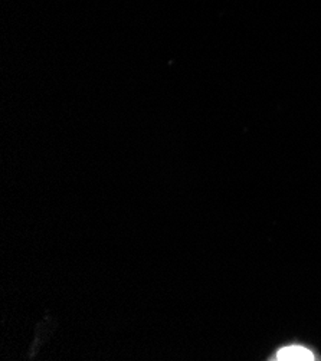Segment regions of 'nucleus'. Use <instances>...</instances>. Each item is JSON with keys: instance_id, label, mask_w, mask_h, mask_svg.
Returning a JSON list of instances; mask_svg holds the SVG:
<instances>
[{"instance_id": "f257e3e1", "label": "nucleus", "mask_w": 321, "mask_h": 361, "mask_svg": "<svg viewBox=\"0 0 321 361\" xmlns=\"http://www.w3.org/2000/svg\"><path fill=\"white\" fill-rule=\"evenodd\" d=\"M277 360L279 361H311L314 360V354L300 346L284 347L277 353Z\"/></svg>"}]
</instances>
